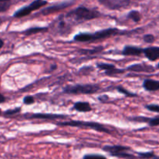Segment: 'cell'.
I'll return each instance as SVG.
<instances>
[{"instance_id": "obj_18", "label": "cell", "mask_w": 159, "mask_h": 159, "mask_svg": "<svg viewBox=\"0 0 159 159\" xmlns=\"http://www.w3.org/2000/svg\"><path fill=\"white\" fill-rule=\"evenodd\" d=\"M117 90L119 91V92L125 94V95L127 96V97H135V96H137V94H134V93L130 92V91H127V90L125 89V88H123V87H118Z\"/></svg>"}, {"instance_id": "obj_14", "label": "cell", "mask_w": 159, "mask_h": 159, "mask_svg": "<svg viewBox=\"0 0 159 159\" xmlns=\"http://www.w3.org/2000/svg\"><path fill=\"white\" fill-rule=\"evenodd\" d=\"M63 116L56 114H45V113H37L33 114L30 118H34V119H55L58 118H62Z\"/></svg>"}, {"instance_id": "obj_19", "label": "cell", "mask_w": 159, "mask_h": 159, "mask_svg": "<svg viewBox=\"0 0 159 159\" xmlns=\"http://www.w3.org/2000/svg\"><path fill=\"white\" fill-rule=\"evenodd\" d=\"M83 159H106V157L101 154H86L84 156Z\"/></svg>"}, {"instance_id": "obj_32", "label": "cell", "mask_w": 159, "mask_h": 159, "mask_svg": "<svg viewBox=\"0 0 159 159\" xmlns=\"http://www.w3.org/2000/svg\"><path fill=\"white\" fill-rule=\"evenodd\" d=\"M157 68H158V69H159V63H158V64H157Z\"/></svg>"}, {"instance_id": "obj_16", "label": "cell", "mask_w": 159, "mask_h": 159, "mask_svg": "<svg viewBox=\"0 0 159 159\" xmlns=\"http://www.w3.org/2000/svg\"><path fill=\"white\" fill-rule=\"evenodd\" d=\"M45 27H31V28H29L27 30H26L24 31V34L26 35H31L34 34H36L38 33V32H41V31H43L44 30H45Z\"/></svg>"}, {"instance_id": "obj_20", "label": "cell", "mask_w": 159, "mask_h": 159, "mask_svg": "<svg viewBox=\"0 0 159 159\" xmlns=\"http://www.w3.org/2000/svg\"><path fill=\"white\" fill-rule=\"evenodd\" d=\"M138 155L140 158L150 159L154 157V152H145V153H138Z\"/></svg>"}, {"instance_id": "obj_25", "label": "cell", "mask_w": 159, "mask_h": 159, "mask_svg": "<svg viewBox=\"0 0 159 159\" xmlns=\"http://www.w3.org/2000/svg\"><path fill=\"white\" fill-rule=\"evenodd\" d=\"M130 120L133 121H137V122H148L150 120L149 118L143 117V116H139V117H134L130 118Z\"/></svg>"}, {"instance_id": "obj_27", "label": "cell", "mask_w": 159, "mask_h": 159, "mask_svg": "<svg viewBox=\"0 0 159 159\" xmlns=\"http://www.w3.org/2000/svg\"><path fill=\"white\" fill-rule=\"evenodd\" d=\"M20 111V108H14V109H10V110H7V111L5 112L6 116H11V115H14L16 113L19 112Z\"/></svg>"}, {"instance_id": "obj_21", "label": "cell", "mask_w": 159, "mask_h": 159, "mask_svg": "<svg viewBox=\"0 0 159 159\" xmlns=\"http://www.w3.org/2000/svg\"><path fill=\"white\" fill-rule=\"evenodd\" d=\"M10 4L8 2H2L0 1V13L1 12H5L10 8Z\"/></svg>"}, {"instance_id": "obj_6", "label": "cell", "mask_w": 159, "mask_h": 159, "mask_svg": "<svg viewBox=\"0 0 159 159\" xmlns=\"http://www.w3.org/2000/svg\"><path fill=\"white\" fill-rule=\"evenodd\" d=\"M46 4V1H44V0H36V1L33 2L32 3H30L29 6H27V7H23L20 10H17V11L14 13V16L16 18L24 17V16H27V15L30 14V13H31V12H33L34 10H38V9L44 7V6H45Z\"/></svg>"}, {"instance_id": "obj_33", "label": "cell", "mask_w": 159, "mask_h": 159, "mask_svg": "<svg viewBox=\"0 0 159 159\" xmlns=\"http://www.w3.org/2000/svg\"><path fill=\"white\" fill-rule=\"evenodd\" d=\"M0 114H1V109H0Z\"/></svg>"}, {"instance_id": "obj_30", "label": "cell", "mask_w": 159, "mask_h": 159, "mask_svg": "<svg viewBox=\"0 0 159 159\" xmlns=\"http://www.w3.org/2000/svg\"><path fill=\"white\" fill-rule=\"evenodd\" d=\"M0 1H2V2H7L9 0H0Z\"/></svg>"}, {"instance_id": "obj_3", "label": "cell", "mask_w": 159, "mask_h": 159, "mask_svg": "<svg viewBox=\"0 0 159 159\" xmlns=\"http://www.w3.org/2000/svg\"><path fill=\"white\" fill-rule=\"evenodd\" d=\"M59 126H73V127H80V128H90L94 130L98 131V132L106 133L110 134V131L107 128H105L103 125L98 123H93V122H84V121H68L59 123Z\"/></svg>"}, {"instance_id": "obj_23", "label": "cell", "mask_w": 159, "mask_h": 159, "mask_svg": "<svg viewBox=\"0 0 159 159\" xmlns=\"http://www.w3.org/2000/svg\"><path fill=\"white\" fill-rule=\"evenodd\" d=\"M154 37L152 34H146L143 36V41H144L146 43H153L154 41Z\"/></svg>"}, {"instance_id": "obj_7", "label": "cell", "mask_w": 159, "mask_h": 159, "mask_svg": "<svg viewBox=\"0 0 159 159\" xmlns=\"http://www.w3.org/2000/svg\"><path fill=\"white\" fill-rule=\"evenodd\" d=\"M99 2L110 10H119L128 7L129 0H98Z\"/></svg>"}, {"instance_id": "obj_5", "label": "cell", "mask_w": 159, "mask_h": 159, "mask_svg": "<svg viewBox=\"0 0 159 159\" xmlns=\"http://www.w3.org/2000/svg\"><path fill=\"white\" fill-rule=\"evenodd\" d=\"M103 150L109 153L111 156L117 157H121V158H127V159H134V157L133 154H129L127 152L130 148L128 147L120 146V145H114V146H110L107 145L103 148Z\"/></svg>"}, {"instance_id": "obj_29", "label": "cell", "mask_w": 159, "mask_h": 159, "mask_svg": "<svg viewBox=\"0 0 159 159\" xmlns=\"http://www.w3.org/2000/svg\"><path fill=\"white\" fill-rule=\"evenodd\" d=\"M3 45H4L3 41H2V39H0V48H2V47L3 46Z\"/></svg>"}, {"instance_id": "obj_9", "label": "cell", "mask_w": 159, "mask_h": 159, "mask_svg": "<svg viewBox=\"0 0 159 159\" xmlns=\"http://www.w3.org/2000/svg\"><path fill=\"white\" fill-rule=\"evenodd\" d=\"M128 70L132 72H137V73H151L154 71V69L152 66L145 65V64H135V65L129 66L127 68Z\"/></svg>"}, {"instance_id": "obj_8", "label": "cell", "mask_w": 159, "mask_h": 159, "mask_svg": "<svg viewBox=\"0 0 159 159\" xmlns=\"http://www.w3.org/2000/svg\"><path fill=\"white\" fill-rule=\"evenodd\" d=\"M143 52L151 61H155L159 59V47H148L143 49Z\"/></svg>"}, {"instance_id": "obj_24", "label": "cell", "mask_w": 159, "mask_h": 159, "mask_svg": "<svg viewBox=\"0 0 159 159\" xmlns=\"http://www.w3.org/2000/svg\"><path fill=\"white\" fill-rule=\"evenodd\" d=\"M148 123L151 126H159V117L153 118V119H150L148 121Z\"/></svg>"}, {"instance_id": "obj_10", "label": "cell", "mask_w": 159, "mask_h": 159, "mask_svg": "<svg viewBox=\"0 0 159 159\" xmlns=\"http://www.w3.org/2000/svg\"><path fill=\"white\" fill-rule=\"evenodd\" d=\"M143 87L148 91H156L159 90V81L151 79H146L143 83Z\"/></svg>"}, {"instance_id": "obj_11", "label": "cell", "mask_w": 159, "mask_h": 159, "mask_svg": "<svg viewBox=\"0 0 159 159\" xmlns=\"http://www.w3.org/2000/svg\"><path fill=\"white\" fill-rule=\"evenodd\" d=\"M143 52V49L138 47L131 46V45H127L125 46L123 50V56H140Z\"/></svg>"}, {"instance_id": "obj_12", "label": "cell", "mask_w": 159, "mask_h": 159, "mask_svg": "<svg viewBox=\"0 0 159 159\" xmlns=\"http://www.w3.org/2000/svg\"><path fill=\"white\" fill-rule=\"evenodd\" d=\"M71 3H69V2H64V3H61V4H58V5H55L52 6V7H50L48 8L45 9V10H42V14L44 15H48L50 14V13H52L54 12H57L59 10H63V9L66 8L67 7L70 6Z\"/></svg>"}, {"instance_id": "obj_1", "label": "cell", "mask_w": 159, "mask_h": 159, "mask_svg": "<svg viewBox=\"0 0 159 159\" xmlns=\"http://www.w3.org/2000/svg\"><path fill=\"white\" fill-rule=\"evenodd\" d=\"M119 30L115 28H108L105 30H100L94 34L90 33H80L74 37V41L79 42H94L97 40L103 39L108 38L118 34Z\"/></svg>"}, {"instance_id": "obj_13", "label": "cell", "mask_w": 159, "mask_h": 159, "mask_svg": "<svg viewBox=\"0 0 159 159\" xmlns=\"http://www.w3.org/2000/svg\"><path fill=\"white\" fill-rule=\"evenodd\" d=\"M75 110L80 112H89L92 110V108L88 102H78L74 104L73 106Z\"/></svg>"}, {"instance_id": "obj_2", "label": "cell", "mask_w": 159, "mask_h": 159, "mask_svg": "<svg viewBox=\"0 0 159 159\" xmlns=\"http://www.w3.org/2000/svg\"><path fill=\"white\" fill-rule=\"evenodd\" d=\"M99 13L94 10H89L85 7H78L77 9L71 11L66 15L68 18H71L76 21H85L97 18Z\"/></svg>"}, {"instance_id": "obj_17", "label": "cell", "mask_w": 159, "mask_h": 159, "mask_svg": "<svg viewBox=\"0 0 159 159\" xmlns=\"http://www.w3.org/2000/svg\"><path fill=\"white\" fill-rule=\"evenodd\" d=\"M129 19H131L132 20H134V22L137 23L140 20L141 17H140V14L138 11H136V10H133L130 13L128 14Z\"/></svg>"}, {"instance_id": "obj_26", "label": "cell", "mask_w": 159, "mask_h": 159, "mask_svg": "<svg viewBox=\"0 0 159 159\" xmlns=\"http://www.w3.org/2000/svg\"><path fill=\"white\" fill-rule=\"evenodd\" d=\"M34 102V99L32 96H26L24 98V103L25 105H31Z\"/></svg>"}, {"instance_id": "obj_31", "label": "cell", "mask_w": 159, "mask_h": 159, "mask_svg": "<svg viewBox=\"0 0 159 159\" xmlns=\"http://www.w3.org/2000/svg\"><path fill=\"white\" fill-rule=\"evenodd\" d=\"M1 23H2V20L0 19V24H1Z\"/></svg>"}, {"instance_id": "obj_4", "label": "cell", "mask_w": 159, "mask_h": 159, "mask_svg": "<svg viewBox=\"0 0 159 159\" xmlns=\"http://www.w3.org/2000/svg\"><path fill=\"white\" fill-rule=\"evenodd\" d=\"M99 90V87L92 84H76L73 86H67L63 91L67 94H90L96 93Z\"/></svg>"}, {"instance_id": "obj_15", "label": "cell", "mask_w": 159, "mask_h": 159, "mask_svg": "<svg viewBox=\"0 0 159 159\" xmlns=\"http://www.w3.org/2000/svg\"><path fill=\"white\" fill-rule=\"evenodd\" d=\"M97 66L98 67L100 70H105V73H108L109 72H111V70H113L114 69H116V66L110 63H104V62H102V63H98Z\"/></svg>"}, {"instance_id": "obj_28", "label": "cell", "mask_w": 159, "mask_h": 159, "mask_svg": "<svg viewBox=\"0 0 159 159\" xmlns=\"http://www.w3.org/2000/svg\"><path fill=\"white\" fill-rule=\"evenodd\" d=\"M5 97L2 94H0V103H3L5 102Z\"/></svg>"}, {"instance_id": "obj_22", "label": "cell", "mask_w": 159, "mask_h": 159, "mask_svg": "<svg viewBox=\"0 0 159 159\" xmlns=\"http://www.w3.org/2000/svg\"><path fill=\"white\" fill-rule=\"evenodd\" d=\"M146 108L151 111H154V112H158L159 113V105H146Z\"/></svg>"}]
</instances>
